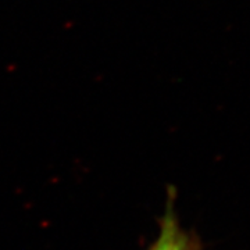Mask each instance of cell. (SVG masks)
I'll list each match as a JSON object with an SVG mask.
<instances>
[{
  "mask_svg": "<svg viewBox=\"0 0 250 250\" xmlns=\"http://www.w3.org/2000/svg\"><path fill=\"white\" fill-rule=\"evenodd\" d=\"M171 199L172 196L168 197V203L161 220L160 233L150 250H192L187 235L179 227Z\"/></svg>",
  "mask_w": 250,
  "mask_h": 250,
  "instance_id": "cell-1",
  "label": "cell"
}]
</instances>
